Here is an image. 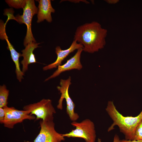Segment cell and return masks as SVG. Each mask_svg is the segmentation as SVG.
Segmentation results:
<instances>
[{"instance_id": "1", "label": "cell", "mask_w": 142, "mask_h": 142, "mask_svg": "<svg viewBox=\"0 0 142 142\" xmlns=\"http://www.w3.org/2000/svg\"><path fill=\"white\" fill-rule=\"evenodd\" d=\"M107 32L99 23L93 21L78 27L74 40L83 45V51L92 53L104 48Z\"/></svg>"}, {"instance_id": "2", "label": "cell", "mask_w": 142, "mask_h": 142, "mask_svg": "<svg viewBox=\"0 0 142 142\" xmlns=\"http://www.w3.org/2000/svg\"><path fill=\"white\" fill-rule=\"evenodd\" d=\"M105 110L113 121L108 128L109 132L118 126L121 132L125 135V139L132 140L134 139L136 126L142 119V110L139 114L135 116H124L117 110L112 101L108 102Z\"/></svg>"}, {"instance_id": "3", "label": "cell", "mask_w": 142, "mask_h": 142, "mask_svg": "<svg viewBox=\"0 0 142 142\" xmlns=\"http://www.w3.org/2000/svg\"><path fill=\"white\" fill-rule=\"evenodd\" d=\"M71 124L75 128L63 134L64 137L81 138L85 142H95L96 136L95 125L90 120L86 119L80 122L73 121Z\"/></svg>"}, {"instance_id": "4", "label": "cell", "mask_w": 142, "mask_h": 142, "mask_svg": "<svg viewBox=\"0 0 142 142\" xmlns=\"http://www.w3.org/2000/svg\"><path fill=\"white\" fill-rule=\"evenodd\" d=\"M23 109L29 111L30 115H35L36 120L53 119V115L56 113L52 100L49 99H43L37 103L26 105Z\"/></svg>"}, {"instance_id": "5", "label": "cell", "mask_w": 142, "mask_h": 142, "mask_svg": "<svg viewBox=\"0 0 142 142\" xmlns=\"http://www.w3.org/2000/svg\"><path fill=\"white\" fill-rule=\"evenodd\" d=\"M23 9V14L18 15L13 19L20 24L24 23L26 25L27 33L24 42L25 47L31 42H36L31 31V22L33 16L38 13V10L33 0H27L26 4Z\"/></svg>"}, {"instance_id": "6", "label": "cell", "mask_w": 142, "mask_h": 142, "mask_svg": "<svg viewBox=\"0 0 142 142\" xmlns=\"http://www.w3.org/2000/svg\"><path fill=\"white\" fill-rule=\"evenodd\" d=\"M71 84V78L70 77L66 79H60V85L57 87L58 90L61 93L57 108L61 110L63 109V99H65L67 104V113L71 121H75L79 118V116L77 113L75 112V105L69 93V89Z\"/></svg>"}, {"instance_id": "7", "label": "cell", "mask_w": 142, "mask_h": 142, "mask_svg": "<svg viewBox=\"0 0 142 142\" xmlns=\"http://www.w3.org/2000/svg\"><path fill=\"white\" fill-rule=\"evenodd\" d=\"M53 120H40V130L33 142H61L65 140L63 134L55 130Z\"/></svg>"}, {"instance_id": "8", "label": "cell", "mask_w": 142, "mask_h": 142, "mask_svg": "<svg viewBox=\"0 0 142 142\" xmlns=\"http://www.w3.org/2000/svg\"><path fill=\"white\" fill-rule=\"evenodd\" d=\"M5 112V116L3 122L4 126L9 129H12L14 125L22 122L24 120H34L36 116L31 115L27 111L19 110L14 108L6 106L3 107Z\"/></svg>"}, {"instance_id": "9", "label": "cell", "mask_w": 142, "mask_h": 142, "mask_svg": "<svg viewBox=\"0 0 142 142\" xmlns=\"http://www.w3.org/2000/svg\"><path fill=\"white\" fill-rule=\"evenodd\" d=\"M83 51L82 48L78 49L77 52L73 57L68 60L64 64L58 66V69L52 75L45 79L44 81H47L54 78L59 75L62 73L66 71L73 69L79 70L81 69L82 68V65L80 62V58Z\"/></svg>"}, {"instance_id": "10", "label": "cell", "mask_w": 142, "mask_h": 142, "mask_svg": "<svg viewBox=\"0 0 142 142\" xmlns=\"http://www.w3.org/2000/svg\"><path fill=\"white\" fill-rule=\"evenodd\" d=\"M83 48L82 45L74 40H73L70 47L67 49L62 50L60 46H57L55 49V52L57 55L56 60L53 63L43 67V70L46 71L57 68L61 65L62 62L70 54L76 49Z\"/></svg>"}, {"instance_id": "11", "label": "cell", "mask_w": 142, "mask_h": 142, "mask_svg": "<svg viewBox=\"0 0 142 142\" xmlns=\"http://www.w3.org/2000/svg\"><path fill=\"white\" fill-rule=\"evenodd\" d=\"M1 39L3 38L6 40L8 44L7 49L10 51L11 58L15 65V72L17 78L19 82H21L22 79H23V76L24 75V73L20 69L19 61V58L21 56V54L17 52L10 42L6 34L5 29L4 30L3 28L1 30Z\"/></svg>"}, {"instance_id": "12", "label": "cell", "mask_w": 142, "mask_h": 142, "mask_svg": "<svg viewBox=\"0 0 142 142\" xmlns=\"http://www.w3.org/2000/svg\"><path fill=\"white\" fill-rule=\"evenodd\" d=\"M40 44L34 42H31L22 50L21 56L23 57V59L21 61V63L22 65V71L24 73L28 70L29 64L37 62L33 51L35 49L39 47L38 45Z\"/></svg>"}, {"instance_id": "13", "label": "cell", "mask_w": 142, "mask_h": 142, "mask_svg": "<svg viewBox=\"0 0 142 142\" xmlns=\"http://www.w3.org/2000/svg\"><path fill=\"white\" fill-rule=\"evenodd\" d=\"M39 4L37 13V22L40 23L46 20L48 22L52 21L51 13H54L55 9L52 7L50 0L38 1Z\"/></svg>"}, {"instance_id": "14", "label": "cell", "mask_w": 142, "mask_h": 142, "mask_svg": "<svg viewBox=\"0 0 142 142\" xmlns=\"http://www.w3.org/2000/svg\"><path fill=\"white\" fill-rule=\"evenodd\" d=\"M9 91L4 84L0 86V108L7 106Z\"/></svg>"}, {"instance_id": "15", "label": "cell", "mask_w": 142, "mask_h": 142, "mask_svg": "<svg viewBox=\"0 0 142 142\" xmlns=\"http://www.w3.org/2000/svg\"><path fill=\"white\" fill-rule=\"evenodd\" d=\"M27 0H7L5 1L9 6L16 8H23L26 4Z\"/></svg>"}, {"instance_id": "16", "label": "cell", "mask_w": 142, "mask_h": 142, "mask_svg": "<svg viewBox=\"0 0 142 142\" xmlns=\"http://www.w3.org/2000/svg\"><path fill=\"white\" fill-rule=\"evenodd\" d=\"M142 140V119L136 126L133 140Z\"/></svg>"}, {"instance_id": "17", "label": "cell", "mask_w": 142, "mask_h": 142, "mask_svg": "<svg viewBox=\"0 0 142 142\" xmlns=\"http://www.w3.org/2000/svg\"><path fill=\"white\" fill-rule=\"evenodd\" d=\"M5 116V112L3 108H0V123L2 124Z\"/></svg>"}, {"instance_id": "18", "label": "cell", "mask_w": 142, "mask_h": 142, "mask_svg": "<svg viewBox=\"0 0 142 142\" xmlns=\"http://www.w3.org/2000/svg\"><path fill=\"white\" fill-rule=\"evenodd\" d=\"M98 142H102L101 140L99 138H98ZM113 142H121V140L120 139L118 136L116 134L115 135L113 139Z\"/></svg>"}, {"instance_id": "19", "label": "cell", "mask_w": 142, "mask_h": 142, "mask_svg": "<svg viewBox=\"0 0 142 142\" xmlns=\"http://www.w3.org/2000/svg\"><path fill=\"white\" fill-rule=\"evenodd\" d=\"M121 142H142V140H126L123 139L121 140Z\"/></svg>"}, {"instance_id": "20", "label": "cell", "mask_w": 142, "mask_h": 142, "mask_svg": "<svg viewBox=\"0 0 142 142\" xmlns=\"http://www.w3.org/2000/svg\"><path fill=\"white\" fill-rule=\"evenodd\" d=\"M106 1L108 3L110 4H115L119 1L118 0H107Z\"/></svg>"}]
</instances>
